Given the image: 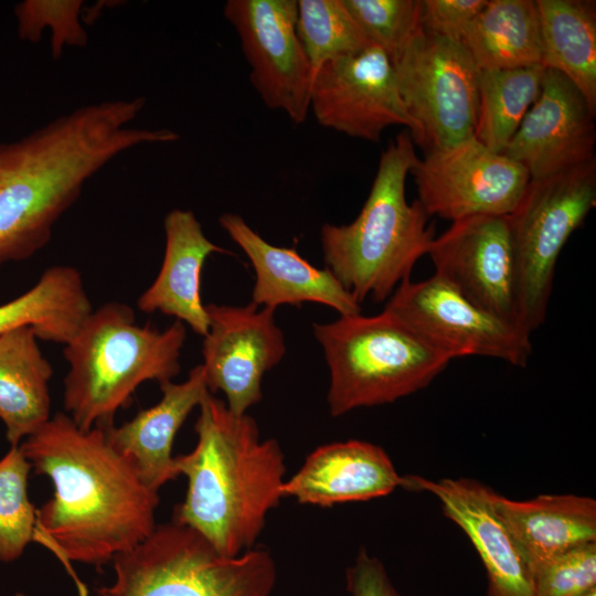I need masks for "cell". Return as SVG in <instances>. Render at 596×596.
Listing matches in <instances>:
<instances>
[{
	"label": "cell",
	"instance_id": "8992f818",
	"mask_svg": "<svg viewBox=\"0 0 596 596\" xmlns=\"http://www.w3.org/2000/svg\"><path fill=\"white\" fill-rule=\"evenodd\" d=\"M330 372V414L390 404L428 386L451 361L394 313L313 323Z\"/></svg>",
	"mask_w": 596,
	"mask_h": 596
},
{
	"label": "cell",
	"instance_id": "f1b7e54d",
	"mask_svg": "<svg viewBox=\"0 0 596 596\" xmlns=\"http://www.w3.org/2000/svg\"><path fill=\"white\" fill-rule=\"evenodd\" d=\"M31 465L19 446L0 459V561L19 558L33 541L36 509L28 496Z\"/></svg>",
	"mask_w": 596,
	"mask_h": 596
},
{
	"label": "cell",
	"instance_id": "44dd1931",
	"mask_svg": "<svg viewBox=\"0 0 596 596\" xmlns=\"http://www.w3.org/2000/svg\"><path fill=\"white\" fill-rule=\"evenodd\" d=\"M162 396L153 406L116 427H105L110 444L134 465L142 481L158 491L175 479L172 446L175 435L193 408L209 392L202 364L187 380L160 384Z\"/></svg>",
	"mask_w": 596,
	"mask_h": 596
},
{
	"label": "cell",
	"instance_id": "7a4b0ae2",
	"mask_svg": "<svg viewBox=\"0 0 596 596\" xmlns=\"http://www.w3.org/2000/svg\"><path fill=\"white\" fill-rule=\"evenodd\" d=\"M145 104L142 97L88 104L0 143V265L46 246L87 180L120 153L179 139L167 128L131 125Z\"/></svg>",
	"mask_w": 596,
	"mask_h": 596
},
{
	"label": "cell",
	"instance_id": "603a6c76",
	"mask_svg": "<svg viewBox=\"0 0 596 596\" xmlns=\"http://www.w3.org/2000/svg\"><path fill=\"white\" fill-rule=\"evenodd\" d=\"M31 327L0 334V419L11 446L35 433L51 417L53 368Z\"/></svg>",
	"mask_w": 596,
	"mask_h": 596
},
{
	"label": "cell",
	"instance_id": "d590c367",
	"mask_svg": "<svg viewBox=\"0 0 596 596\" xmlns=\"http://www.w3.org/2000/svg\"><path fill=\"white\" fill-rule=\"evenodd\" d=\"M15 596H26V595L23 593H17Z\"/></svg>",
	"mask_w": 596,
	"mask_h": 596
},
{
	"label": "cell",
	"instance_id": "d4e9b609",
	"mask_svg": "<svg viewBox=\"0 0 596 596\" xmlns=\"http://www.w3.org/2000/svg\"><path fill=\"white\" fill-rule=\"evenodd\" d=\"M461 43L480 71L542 65L543 52L533 0H488Z\"/></svg>",
	"mask_w": 596,
	"mask_h": 596
},
{
	"label": "cell",
	"instance_id": "9a60e30c",
	"mask_svg": "<svg viewBox=\"0 0 596 596\" xmlns=\"http://www.w3.org/2000/svg\"><path fill=\"white\" fill-rule=\"evenodd\" d=\"M209 330L202 345L209 392L220 391L227 408L244 415L260 402L264 374L277 365L285 352L283 331L275 322V309L205 305Z\"/></svg>",
	"mask_w": 596,
	"mask_h": 596
},
{
	"label": "cell",
	"instance_id": "5b68a950",
	"mask_svg": "<svg viewBox=\"0 0 596 596\" xmlns=\"http://www.w3.org/2000/svg\"><path fill=\"white\" fill-rule=\"evenodd\" d=\"M185 324L175 320L164 330L138 326L131 307L107 302L93 310L64 347L70 369L63 405L83 430L114 425L146 381H172L180 372Z\"/></svg>",
	"mask_w": 596,
	"mask_h": 596
},
{
	"label": "cell",
	"instance_id": "2e32d148",
	"mask_svg": "<svg viewBox=\"0 0 596 596\" xmlns=\"http://www.w3.org/2000/svg\"><path fill=\"white\" fill-rule=\"evenodd\" d=\"M595 114L564 75L545 68L538 98L501 153L520 163L530 179L596 160Z\"/></svg>",
	"mask_w": 596,
	"mask_h": 596
},
{
	"label": "cell",
	"instance_id": "ac0fdd59",
	"mask_svg": "<svg viewBox=\"0 0 596 596\" xmlns=\"http://www.w3.org/2000/svg\"><path fill=\"white\" fill-rule=\"evenodd\" d=\"M221 227L248 257L255 283L252 302L276 309L281 305L317 302L340 316L361 313V304L340 284L327 267H315L290 247L273 245L235 213L219 217Z\"/></svg>",
	"mask_w": 596,
	"mask_h": 596
},
{
	"label": "cell",
	"instance_id": "f546056e",
	"mask_svg": "<svg viewBox=\"0 0 596 596\" xmlns=\"http://www.w3.org/2000/svg\"><path fill=\"white\" fill-rule=\"evenodd\" d=\"M363 33L392 60L421 29V0H343Z\"/></svg>",
	"mask_w": 596,
	"mask_h": 596
},
{
	"label": "cell",
	"instance_id": "7c38bea8",
	"mask_svg": "<svg viewBox=\"0 0 596 596\" xmlns=\"http://www.w3.org/2000/svg\"><path fill=\"white\" fill-rule=\"evenodd\" d=\"M409 173L428 216L456 221L471 215H509L529 181L526 170L475 137L433 150Z\"/></svg>",
	"mask_w": 596,
	"mask_h": 596
},
{
	"label": "cell",
	"instance_id": "484cf974",
	"mask_svg": "<svg viewBox=\"0 0 596 596\" xmlns=\"http://www.w3.org/2000/svg\"><path fill=\"white\" fill-rule=\"evenodd\" d=\"M542 65L564 75L596 113V11L584 0H536Z\"/></svg>",
	"mask_w": 596,
	"mask_h": 596
},
{
	"label": "cell",
	"instance_id": "ba28073f",
	"mask_svg": "<svg viewBox=\"0 0 596 596\" xmlns=\"http://www.w3.org/2000/svg\"><path fill=\"white\" fill-rule=\"evenodd\" d=\"M596 204V160L546 178L530 179L507 215L520 316L531 333L545 320L555 267L570 236Z\"/></svg>",
	"mask_w": 596,
	"mask_h": 596
},
{
	"label": "cell",
	"instance_id": "ffe728a7",
	"mask_svg": "<svg viewBox=\"0 0 596 596\" xmlns=\"http://www.w3.org/2000/svg\"><path fill=\"white\" fill-rule=\"evenodd\" d=\"M166 248L153 283L140 295L137 307L142 312L159 311L205 336L209 317L201 297V275L206 258L231 254L211 242L190 210L173 209L163 220Z\"/></svg>",
	"mask_w": 596,
	"mask_h": 596
},
{
	"label": "cell",
	"instance_id": "7402d4cb",
	"mask_svg": "<svg viewBox=\"0 0 596 596\" xmlns=\"http://www.w3.org/2000/svg\"><path fill=\"white\" fill-rule=\"evenodd\" d=\"M492 504L532 571L575 546L596 542V501L578 494H540L517 501L493 491Z\"/></svg>",
	"mask_w": 596,
	"mask_h": 596
},
{
	"label": "cell",
	"instance_id": "e575fe53",
	"mask_svg": "<svg viewBox=\"0 0 596 596\" xmlns=\"http://www.w3.org/2000/svg\"><path fill=\"white\" fill-rule=\"evenodd\" d=\"M579 596H596V587L587 590L586 593L579 595Z\"/></svg>",
	"mask_w": 596,
	"mask_h": 596
},
{
	"label": "cell",
	"instance_id": "8fae6325",
	"mask_svg": "<svg viewBox=\"0 0 596 596\" xmlns=\"http://www.w3.org/2000/svg\"><path fill=\"white\" fill-rule=\"evenodd\" d=\"M297 0H228L235 29L263 103L302 124L310 110L313 71L297 34Z\"/></svg>",
	"mask_w": 596,
	"mask_h": 596
},
{
	"label": "cell",
	"instance_id": "5bb4252c",
	"mask_svg": "<svg viewBox=\"0 0 596 596\" xmlns=\"http://www.w3.org/2000/svg\"><path fill=\"white\" fill-rule=\"evenodd\" d=\"M427 255L435 275L471 304L523 327L507 215L456 220L434 237Z\"/></svg>",
	"mask_w": 596,
	"mask_h": 596
},
{
	"label": "cell",
	"instance_id": "e0dca14e",
	"mask_svg": "<svg viewBox=\"0 0 596 596\" xmlns=\"http://www.w3.org/2000/svg\"><path fill=\"white\" fill-rule=\"evenodd\" d=\"M404 489L434 496L466 533L486 571V596H533V573L493 508L491 488L470 478L408 475Z\"/></svg>",
	"mask_w": 596,
	"mask_h": 596
},
{
	"label": "cell",
	"instance_id": "4316f807",
	"mask_svg": "<svg viewBox=\"0 0 596 596\" xmlns=\"http://www.w3.org/2000/svg\"><path fill=\"white\" fill-rule=\"evenodd\" d=\"M545 67L480 71L473 137L501 153L538 98Z\"/></svg>",
	"mask_w": 596,
	"mask_h": 596
},
{
	"label": "cell",
	"instance_id": "cb8c5ba5",
	"mask_svg": "<svg viewBox=\"0 0 596 596\" xmlns=\"http://www.w3.org/2000/svg\"><path fill=\"white\" fill-rule=\"evenodd\" d=\"M93 311L79 272L58 265L19 297L0 305V334L31 327L38 339L67 344Z\"/></svg>",
	"mask_w": 596,
	"mask_h": 596
},
{
	"label": "cell",
	"instance_id": "52a82bcc",
	"mask_svg": "<svg viewBox=\"0 0 596 596\" xmlns=\"http://www.w3.org/2000/svg\"><path fill=\"white\" fill-rule=\"evenodd\" d=\"M113 566L115 578L98 596H273L277 579L267 550L224 556L173 520L116 555Z\"/></svg>",
	"mask_w": 596,
	"mask_h": 596
},
{
	"label": "cell",
	"instance_id": "d6a6232c",
	"mask_svg": "<svg viewBox=\"0 0 596 596\" xmlns=\"http://www.w3.org/2000/svg\"><path fill=\"white\" fill-rule=\"evenodd\" d=\"M488 0H421L424 32L456 42L461 39Z\"/></svg>",
	"mask_w": 596,
	"mask_h": 596
},
{
	"label": "cell",
	"instance_id": "6da1fadb",
	"mask_svg": "<svg viewBox=\"0 0 596 596\" xmlns=\"http://www.w3.org/2000/svg\"><path fill=\"white\" fill-rule=\"evenodd\" d=\"M19 448L54 489L36 510L33 541L57 555L83 595L87 590L70 563L102 567L149 536L157 526L158 491L110 444L105 427L83 430L66 413L54 414Z\"/></svg>",
	"mask_w": 596,
	"mask_h": 596
},
{
	"label": "cell",
	"instance_id": "1f68e13d",
	"mask_svg": "<svg viewBox=\"0 0 596 596\" xmlns=\"http://www.w3.org/2000/svg\"><path fill=\"white\" fill-rule=\"evenodd\" d=\"M596 587V542L570 549L533 572V596H579Z\"/></svg>",
	"mask_w": 596,
	"mask_h": 596
},
{
	"label": "cell",
	"instance_id": "3957f363",
	"mask_svg": "<svg viewBox=\"0 0 596 596\" xmlns=\"http://www.w3.org/2000/svg\"><path fill=\"white\" fill-rule=\"evenodd\" d=\"M195 447L174 457V469L188 480L173 521L201 534L220 554L236 556L251 549L276 508L286 480L285 456L274 438L260 440L247 414L235 415L207 392L199 405Z\"/></svg>",
	"mask_w": 596,
	"mask_h": 596
},
{
	"label": "cell",
	"instance_id": "836d02e7",
	"mask_svg": "<svg viewBox=\"0 0 596 596\" xmlns=\"http://www.w3.org/2000/svg\"><path fill=\"white\" fill-rule=\"evenodd\" d=\"M348 596H401L384 564L360 547L345 571Z\"/></svg>",
	"mask_w": 596,
	"mask_h": 596
},
{
	"label": "cell",
	"instance_id": "9c48e42d",
	"mask_svg": "<svg viewBox=\"0 0 596 596\" xmlns=\"http://www.w3.org/2000/svg\"><path fill=\"white\" fill-rule=\"evenodd\" d=\"M391 63L414 145L427 153L473 137L480 70L461 42L421 28Z\"/></svg>",
	"mask_w": 596,
	"mask_h": 596
},
{
	"label": "cell",
	"instance_id": "277c9868",
	"mask_svg": "<svg viewBox=\"0 0 596 596\" xmlns=\"http://www.w3.org/2000/svg\"><path fill=\"white\" fill-rule=\"evenodd\" d=\"M417 159L411 134L400 132L381 155L355 220L321 227L326 266L359 304L390 298L435 237L421 202L406 200V178Z\"/></svg>",
	"mask_w": 596,
	"mask_h": 596
},
{
	"label": "cell",
	"instance_id": "4dcf8cb0",
	"mask_svg": "<svg viewBox=\"0 0 596 596\" xmlns=\"http://www.w3.org/2000/svg\"><path fill=\"white\" fill-rule=\"evenodd\" d=\"M82 6V1H23L15 8L19 36L36 42L41 40L42 29L50 25L54 58L60 57L65 44L85 46L87 35L78 20Z\"/></svg>",
	"mask_w": 596,
	"mask_h": 596
},
{
	"label": "cell",
	"instance_id": "30bf717a",
	"mask_svg": "<svg viewBox=\"0 0 596 596\" xmlns=\"http://www.w3.org/2000/svg\"><path fill=\"white\" fill-rule=\"evenodd\" d=\"M450 360L477 355L525 366L531 332L482 310L435 274L404 280L384 308Z\"/></svg>",
	"mask_w": 596,
	"mask_h": 596
},
{
	"label": "cell",
	"instance_id": "4fadbf2b",
	"mask_svg": "<svg viewBox=\"0 0 596 596\" xmlns=\"http://www.w3.org/2000/svg\"><path fill=\"white\" fill-rule=\"evenodd\" d=\"M310 110L321 126L369 141H379L394 125L415 131L391 60L376 44L320 66L313 75Z\"/></svg>",
	"mask_w": 596,
	"mask_h": 596
},
{
	"label": "cell",
	"instance_id": "83f0119b",
	"mask_svg": "<svg viewBox=\"0 0 596 596\" xmlns=\"http://www.w3.org/2000/svg\"><path fill=\"white\" fill-rule=\"evenodd\" d=\"M297 34L315 72L324 63L373 44L343 0H297Z\"/></svg>",
	"mask_w": 596,
	"mask_h": 596
},
{
	"label": "cell",
	"instance_id": "d6986e66",
	"mask_svg": "<svg viewBox=\"0 0 596 596\" xmlns=\"http://www.w3.org/2000/svg\"><path fill=\"white\" fill-rule=\"evenodd\" d=\"M405 487L385 450L372 443L350 439L322 445L286 479L281 493L298 503L332 507L368 501Z\"/></svg>",
	"mask_w": 596,
	"mask_h": 596
}]
</instances>
